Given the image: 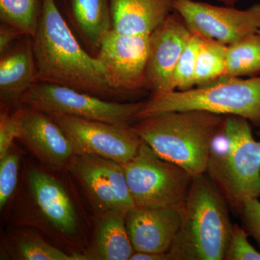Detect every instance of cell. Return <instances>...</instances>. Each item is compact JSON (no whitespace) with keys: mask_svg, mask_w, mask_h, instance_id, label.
Returning <instances> with one entry per match:
<instances>
[{"mask_svg":"<svg viewBox=\"0 0 260 260\" xmlns=\"http://www.w3.org/2000/svg\"><path fill=\"white\" fill-rule=\"evenodd\" d=\"M230 211L206 173L193 178L167 260L223 259L234 225Z\"/></svg>","mask_w":260,"mask_h":260,"instance_id":"cell-3","label":"cell"},{"mask_svg":"<svg viewBox=\"0 0 260 260\" xmlns=\"http://www.w3.org/2000/svg\"><path fill=\"white\" fill-rule=\"evenodd\" d=\"M126 213L103 212L98 227L95 259L129 260L135 249L126 226Z\"/></svg>","mask_w":260,"mask_h":260,"instance_id":"cell-19","label":"cell"},{"mask_svg":"<svg viewBox=\"0 0 260 260\" xmlns=\"http://www.w3.org/2000/svg\"><path fill=\"white\" fill-rule=\"evenodd\" d=\"M38 82L31 39L15 44L0 59V97L3 104L20 103L24 94Z\"/></svg>","mask_w":260,"mask_h":260,"instance_id":"cell-16","label":"cell"},{"mask_svg":"<svg viewBox=\"0 0 260 260\" xmlns=\"http://www.w3.org/2000/svg\"><path fill=\"white\" fill-rule=\"evenodd\" d=\"M249 237L244 227L234 224L223 259L260 260V252L251 245L248 239Z\"/></svg>","mask_w":260,"mask_h":260,"instance_id":"cell-26","label":"cell"},{"mask_svg":"<svg viewBox=\"0 0 260 260\" xmlns=\"http://www.w3.org/2000/svg\"><path fill=\"white\" fill-rule=\"evenodd\" d=\"M251 125L244 118L227 115L220 134L223 148L215 140L206 170L238 217L246 202L260 198V140Z\"/></svg>","mask_w":260,"mask_h":260,"instance_id":"cell-4","label":"cell"},{"mask_svg":"<svg viewBox=\"0 0 260 260\" xmlns=\"http://www.w3.org/2000/svg\"><path fill=\"white\" fill-rule=\"evenodd\" d=\"M203 43V37L192 34L181 53L174 73V85L179 91L190 90L196 86L195 70L197 58Z\"/></svg>","mask_w":260,"mask_h":260,"instance_id":"cell-24","label":"cell"},{"mask_svg":"<svg viewBox=\"0 0 260 260\" xmlns=\"http://www.w3.org/2000/svg\"><path fill=\"white\" fill-rule=\"evenodd\" d=\"M20 157L14 149L10 150L0 157V210L14 194L18 184Z\"/></svg>","mask_w":260,"mask_h":260,"instance_id":"cell-25","label":"cell"},{"mask_svg":"<svg viewBox=\"0 0 260 260\" xmlns=\"http://www.w3.org/2000/svg\"><path fill=\"white\" fill-rule=\"evenodd\" d=\"M68 167L103 212L135 208L122 164L102 157L74 155Z\"/></svg>","mask_w":260,"mask_h":260,"instance_id":"cell-11","label":"cell"},{"mask_svg":"<svg viewBox=\"0 0 260 260\" xmlns=\"http://www.w3.org/2000/svg\"><path fill=\"white\" fill-rule=\"evenodd\" d=\"M260 73V42L258 34L228 46L223 76L241 78Z\"/></svg>","mask_w":260,"mask_h":260,"instance_id":"cell-20","label":"cell"},{"mask_svg":"<svg viewBox=\"0 0 260 260\" xmlns=\"http://www.w3.org/2000/svg\"><path fill=\"white\" fill-rule=\"evenodd\" d=\"M66 135L75 155L102 157L124 165L142 139L129 124H113L63 114H48Z\"/></svg>","mask_w":260,"mask_h":260,"instance_id":"cell-8","label":"cell"},{"mask_svg":"<svg viewBox=\"0 0 260 260\" xmlns=\"http://www.w3.org/2000/svg\"><path fill=\"white\" fill-rule=\"evenodd\" d=\"M258 135H260V130L259 132H258V133H257Z\"/></svg>","mask_w":260,"mask_h":260,"instance_id":"cell-33","label":"cell"},{"mask_svg":"<svg viewBox=\"0 0 260 260\" xmlns=\"http://www.w3.org/2000/svg\"><path fill=\"white\" fill-rule=\"evenodd\" d=\"M242 226L260 247V200L246 202L239 215Z\"/></svg>","mask_w":260,"mask_h":260,"instance_id":"cell-28","label":"cell"},{"mask_svg":"<svg viewBox=\"0 0 260 260\" xmlns=\"http://www.w3.org/2000/svg\"><path fill=\"white\" fill-rule=\"evenodd\" d=\"M191 35L185 20L176 11L150 34L144 88L152 97L175 91L174 70Z\"/></svg>","mask_w":260,"mask_h":260,"instance_id":"cell-12","label":"cell"},{"mask_svg":"<svg viewBox=\"0 0 260 260\" xmlns=\"http://www.w3.org/2000/svg\"><path fill=\"white\" fill-rule=\"evenodd\" d=\"M258 36H259V42H260V30H259V31L258 32Z\"/></svg>","mask_w":260,"mask_h":260,"instance_id":"cell-32","label":"cell"},{"mask_svg":"<svg viewBox=\"0 0 260 260\" xmlns=\"http://www.w3.org/2000/svg\"><path fill=\"white\" fill-rule=\"evenodd\" d=\"M19 125L14 113L10 114L2 109L0 114V157L3 156L18 139Z\"/></svg>","mask_w":260,"mask_h":260,"instance_id":"cell-27","label":"cell"},{"mask_svg":"<svg viewBox=\"0 0 260 260\" xmlns=\"http://www.w3.org/2000/svg\"><path fill=\"white\" fill-rule=\"evenodd\" d=\"M69 11L80 37L92 51L113 30L110 0H69Z\"/></svg>","mask_w":260,"mask_h":260,"instance_id":"cell-18","label":"cell"},{"mask_svg":"<svg viewBox=\"0 0 260 260\" xmlns=\"http://www.w3.org/2000/svg\"><path fill=\"white\" fill-rule=\"evenodd\" d=\"M145 102H109L75 89L38 81L20 100V104L47 114H63L113 124H129Z\"/></svg>","mask_w":260,"mask_h":260,"instance_id":"cell-7","label":"cell"},{"mask_svg":"<svg viewBox=\"0 0 260 260\" xmlns=\"http://www.w3.org/2000/svg\"><path fill=\"white\" fill-rule=\"evenodd\" d=\"M135 206H181L192 181L185 169L160 158L142 140L138 153L124 164Z\"/></svg>","mask_w":260,"mask_h":260,"instance_id":"cell-6","label":"cell"},{"mask_svg":"<svg viewBox=\"0 0 260 260\" xmlns=\"http://www.w3.org/2000/svg\"><path fill=\"white\" fill-rule=\"evenodd\" d=\"M174 9L192 34L224 45L235 44L260 30V4L240 10L194 0H174Z\"/></svg>","mask_w":260,"mask_h":260,"instance_id":"cell-9","label":"cell"},{"mask_svg":"<svg viewBox=\"0 0 260 260\" xmlns=\"http://www.w3.org/2000/svg\"><path fill=\"white\" fill-rule=\"evenodd\" d=\"M23 36V34L15 27L2 23L0 27V55H3L13 47L15 42Z\"/></svg>","mask_w":260,"mask_h":260,"instance_id":"cell-29","label":"cell"},{"mask_svg":"<svg viewBox=\"0 0 260 260\" xmlns=\"http://www.w3.org/2000/svg\"><path fill=\"white\" fill-rule=\"evenodd\" d=\"M63 3H66V0H62Z\"/></svg>","mask_w":260,"mask_h":260,"instance_id":"cell-34","label":"cell"},{"mask_svg":"<svg viewBox=\"0 0 260 260\" xmlns=\"http://www.w3.org/2000/svg\"><path fill=\"white\" fill-rule=\"evenodd\" d=\"M228 46L203 37L197 58L195 70L196 87L208 85L224 75Z\"/></svg>","mask_w":260,"mask_h":260,"instance_id":"cell-22","label":"cell"},{"mask_svg":"<svg viewBox=\"0 0 260 260\" xmlns=\"http://www.w3.org/2000/svg\"><path fill=\"white\" fill-rule=\"evenodd\" d=\"M149 37L124 35L112 30L102 41L96 58L108 84L119 96L144 88Z\"/></svg>","mask_w":260,"mask_h":260,"instance_id":"cell-10","label":"cell"},{"mask_svg":"<svg viewBox=\"0 0 260 260\" xmlns=\"http://www.w3.org/2000/svg\"><path fill=\"white\" fill-rule=\"evenodd\" d=\"M113 30L150 34L174 11V0H110Z\"/></svg>","mask_w":260,"mask_h":260,"instance_id":"cell-17","label":"cell"},{"mask_svg":"<svg viewBox=\"0 0 260 260\" xmlns=\"http://www.w3.org/2000/svg\"><path fill=\"white\" fill-rule=\"evenodd\" d=\"M215 1H218L219 3H222V4H223L225 6L234 8V6H235L239 2L242 1V0H215Z\"/></svg>","mask_w":260,"mask_h":260,"instance_id":"cell-31","label":"cell"},{"mask_svg":"<svg viewBox=\"0 0 260 260\" xmlns=\"http://www.w3.org/2000/svg\"><path fill=\"white\" fill-rule=\"evenodd\" d=\"M226 116L203 110L167 112L140 119L133 128L160 158L195 177L206 173Z\"/></svg>","mask_w":260,"mask_h":260,"instance_id":"cell-2","label":"cell"},{"mask_svg":"<svg viewBox=\"0 0 260 260\" xmlns=\"http://www.w3.org/2000/svg\"><path fill=\"white\" fill-rule=\"evenodd\" d=\"M18 259L23 260H86L89 258L80 254H68L51 245L34 233L19 236L15 242Z\"/></svg>","mask_w":260,"mask_h":260,"instance_id":"cell-23","label":"cell"},{"mask_svg":"<svg viewBox=\"0 0 260 260\" xmlns=\"http://www.w3.org/2000/svg\"><path fill=\"white\" fill-rule=\"evenodd\" d=\"M32 40L38 81L104 99L119 96L108 84L99 59L84 50L75 39L56 0H42V14Z\"/></svg>","mask_w":260,"mask_h":260,"instance_id":"cell-1","label":"cell"},{"mask_svg":"<svg viewBox=\"0 0 260 260\" xmlns=\"http://www.w3.org/2000/svg\"><path fill=\"white\" fill-rule=\"evenodd\" d=\"M42 0H0L2 23L32 38L37 32L42 14Z\"/></svg>","mask_w":260,"mask_h":260,"instance_id":"cell-21","label":"cell"},{"mask_svg":"<svg viewBox=\"0 0 260 260\" xmlns=\"http://www.w3.org/2000/svg\"><path fill=\"white\" fill-rule=\"evenodd\" d=\"M129 260H167V253L135 251Z\"/></svg>","mask_w":260,"mask_h":260,"instance_id":"cell-30","label":"cell"},{"mask_svg":"<svg viewBox=\"0 0 260 260\" xmlns=\"http://www.w3.org/2000/svg\"><path fill=\"white\" fill-rule=\"evenodd\" d=\"M29 188L43 216L59 232L73 235L78 221L74 205L60 182L38 169L28 173Z\"/></svg>","mask_w":260,"mask_h":260,"instance_id":"cell-15","label":"cell"},{"mask_svg":"<svg viewBox=\"0 0 260 260\" xmlns=\"http://www.w3.org/2000/svg\"><path fill=\"white\" fill-rule=\"evenodd\" d=\"M20 140L39 160L52 167L68 165L75 153L62 130L45 113L24 106L14 113Z\"/></svg>","mask_w":260,"mask_h":260,"instance_id":"cell-13","label":"cell"},{"mask_svg":"<svg viewBox=\"0 0 260 260\" xmlns=\"http://www.w3.org/2000/svg\"><path fill=\"white\" fill-rule=\"evenodd\" d=\"M187 110L240 116L260 130V77L244 80L223 76L203 86L151 97L135 120Z\"/></svg>","mask_w":260,"mask_h":260,"instance_id":"cell-5","label":"cell"},{"mask_svg":"<svg viewBox=\"0 0 260 260\" xmlns=\"http://www.w3.org/2000/svg\"><path fill=\"white\" fill-rule=\"evenodd\" d=\"M181 206L135 207L126 215V226L135 251L167 253L179 232Z\"/></svg>","mask_w":260,"mask_h":260,"instance_id":"cell-14","label":"cell"}]
</instances>
